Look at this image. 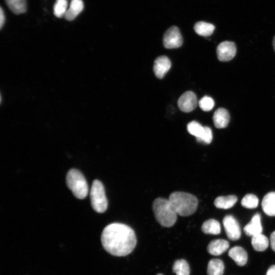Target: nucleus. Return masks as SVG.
I'll return each mask as SVG.
<instances>
[{
	"label": "nucleus",
	"instance_id": "1",
	"mask_svg": "<svg viewBox=\"0 0 275 275\" xmlns=\"http://www.w3.org/2000/svg\"><path fill=\"white\" fill-rule=\"evenodd\" d=\"M101 244L110 254L125 256L132 252L136 244V237L133 229L121 223H112L103 229L101 236Z\"/></svg>",
	"mask_w": 275,
	"mask_h": 275
},
{
	"label": "nucleus",
	"instance_id": "2",
	"mask_svg": "<svg viewBox=\"0 0 275 275\" xmlns=\"http://www.w3.org/2000/svg\"><path fill=\"white\" fill-rule=\"evenodd\" d=\"M169 200L177 214L182 216L193 214L196 211L198 204L196 197L182 191L172 193Z\"/></svg>",
	"mask_w": 275,
	"mask_h": 275
},
{
	"label": "nucleus",
	"instance_id": "3",
	"mask_svg": "<svg viewBox=\"0 0 275 275\" xmlns=\"http://www.w3.org/2000/svg\"><path fill=\"white\" fill-rule=\"evenodd\" d=\"M152 209L157 221L163 227H171L177 220V213L170 200L157 198L153 202Z\"/></svg>",
	"mask_w": 275,
	"mask_h": 275
},
{
	"label": "nucleus",
	"instance_id": "4",
	"mask_svg": "<svg viewBox=\"0 0 275 275\" xmlns=\"http://www.w3.org/2000/svg\"><path fill=\"white\" fill-rule=\"evenodd\" d=\"M66 184L76 198L83 199L87 197L89 192L88 185L85 177L78 170L72 169L68 171Z\"/></svg>",
	"mask_w": 275,
	"mask_h": 275
},
{
	"label": "nucleus",
	"instance_id": "5",
	"mask_svg": "<svg viewBox=\"0 0 275 275\" xmlns=\"http://www.w3.org/2000/svg\"><path fill=\"white\" fill-rule=\"evenodd\" d=\"M90 200L93 209L98 213H103L107 208V200L103 184L95 180L90 190Z\"/></svg>",
	"mask_w": 275,
	"mask_h": 275
},
{
	"label": "nucleus",
	"instance_id": "6",
	"mask_svg": "<svg viewBox=\"0 0 275 275\" xmlns=\"http://www.w3.org/2000/svg\"><path fill=\"white\" fill-rule=\"evenodd\" d=\"M183 43V38L179 29L172 26L164 33L163 43L166 48L172 49L180 47Z\"/></svg>",
	"mask_w": 275,
	"mask_h": 275
},
{
	"label": "nucleus",
	"instance_id": "7",
	"mask_svg": "<svg viewBox=\"0 0 275 275\" xmlns=\"http://www.w3.org/2000/svg\"><path fill=\"white\" fill-rule=\"evenodd\" d=\"M223 225L227 237L231 240H236L241 236V229L238 221L232 215H228L223 220Z\"/></svg>",
	"mask_w": 275,
	"mask_h": 275
},
{
	"label": "nucleus",
	"instance_id": "8",
	"mask_svg": "<svg viewBox=\"0 0 275 275\" xmlns=\"http://www.w3.org/2000/svg\"><path fill=\"white\" fill-rule=\"evenodd\" d=\"M236 53L235 43L231 41L221 42L217 47L216 53L218 60L222 62H227L232 60Z\"/></svg>",
	"mask_w": 275,
	"mask_h": 275
},
{
	"label": "nucleus",
	"instance_id": "9",
	"mask_svg": "<svg viewBox=\"0 0 275 275\" xmlns=\"http://www.w3.org/2000/svg\"><path fill=\"white\" fill-rule=\"evenodd\" d=\"M198 103L196 94L191 91H186L182 94L178 100L177 104L179 109L188 113L193 111Z\"/></svg>",
	"mask_w": 275,
	"mask_h": 275
},
{
	"label": "nucleus",
	"instance_id": "10",
	"mask_svg": "<svg viewBox=\"0 0 275 275\" xmlns=\"http://www.w3.org/2000/svg\"><path fill=\"white\" fill-rule=\"evenodd\" d=\"M171 66L170 59L166 56H159L154 62L153 71L158 78H162L169 70Z\"/></svg>",
	"mask_w": 275,
	"mask_h": 275
},
{
	"label": "nucleus",
	"instance_id": "11",
	"mask_svg": "<svg viewBox=\"0 0 275 275\" xmlns=\"http://www.w3.org/2000/svg\"><path fill=\"white\" fill-rule=\"evenodd\" d=\"M244 232L250 236L261 234L262 232V226L261 223V216L259 213H256L252 218L251 220L244 227Z\"/></svg>",
	"mask_w": 275,
	"mask_h": 275
},
{
	"label": "nucleus",
	"instance_id": "12",
	"mask_svg": "<svg viewBox=\"0 0 275 275\" xmlns=\"http://www.w3.org/2000/svg\"><path fill=\"white\" fill-rule=\"evenodd\" d=\"M214 125L217 128H224L227 126L230 121V115L224 108L217 109L213 116Z\"/></svg>",
	"mask_w": 275,
	"mask_h": 275
},
{
	"label": "nucleus",
	"instance_id": "13",
	"mask_svg": "<svg viewBox=\"0 0 275 275\" xmlns=\"http://www.w3.org/2000/svg\"><path fill=\"white\" fill-rule=\"evenodd\" d=\"M229 242L223 239L211 241L207 246V251L211 255L218 256L224 253L229 248Z\"/></svg>",
	"mask_w": 275,
	"mask_h": 275
},
{
	"label": "nucleus",
	"instance_id": "14",
	"mask_svg": "<svg viewBox=\"0 0 275 275\" xmlns=\"http://www.w3.org/2000/svg\"><path fill=\"white\" fill-rule=\"evenodd\" d=\"M228 255L238 266H244L247 262L248 255L242 247L235 246L231 248L229 251Z\"/></svg>",
	"mask_w": 275,
	"mask_h": 275
},
{
	"label": "nucleus",
	"instance_id": "15",
	"mask_svg": "<svg viewBox=\"0 0 275 275\" xmlns=\"http://www.w3.org/2000/svg\"><path fill=\"white\" fill-rule=\"evenodd\" d=\"M262 207L267 215L275 216V192H269L265 195L262 201Z\"/></svg>",
	"mask_w": 275,
	"mask_h": 275
},
{
	"label": "nucleus",
	"instance_id": "16",
	"mask_svg": "<svg viewBox=\"0 0 275 275\" xmlns=\"http://www.w3.org/2000/svg\"><path fill=\"white\" fill-rule=\"evenodd\" d=\"M84 7V3L81 0H72L64 17L67 20H73L82 11Z\"/></svg>",
	"mask_w": 275,
	"mask_h": 275
},
{
	"label": "nucleus",
	"instance_id": "17",
	"mask_svg": "<svg viewBox=\"0 0 275 275\" xmlns=\"http://www.w3.org/2000/svg\"><path fill=\"white\" fill-rule=\"evenodd\" d=\"M237 201V197L234 195L220 196L215 199L214 204L218 208L227 209L232 207Z\"/></svg>",
	"mask_w": 275,
	"mask_h": 275
},
{
	"label": "nucleus",
	"instance_id": "18",
	"mask_svg": "<svg viewBox=\"0 0 275 275\" xmlns=\"http://www.w3.org/2000/svg\"><path fill=\"white\" fill-rule=\"evenodd\" d=\"M202 231L206 234L217 235L220 233L221 228L219 223L214 219L205 221L201 227Z\"/></svg>",
	"mask_w": 275,
	"mask_h": 275
},
{
	"label": "nucleus",
	"instance_id": "19",
	"mask_svg": "<svg viewBox=\"0 0 275 275\" xmlns=\"http://www.w3.org/2000/svg\"><path fill=\"white\" fill-rule=\"evenodd\" d=\"M194 28L196 33L199 35L207 37L213 33L215 26L208 22L199 21L195 23Z\"/></svg>",
	"mask_w": 275,
	"mask_h": 275
},
{
	"label": "nucleus",
	"instance_id": "20",
	"mask_svg": "<svg viewBox=\"0 0 275 275\" xmlns=\"http://www.w3.org/2000/svg\"><path fill=\"white\" fill-rule=\"evenodd\" d=\"M224 271L223 262L218 259L210 260L207 265L208 275H223Z\"/></svg>",
	"mask_w": 275,
	"mask_h": 275
},
{
	"label": "nucleus",
	"instance_id": "21",
	"mask_svg": "<svg viewBox=\"0 0 275 275\" xmlns=\"http://www.w3.org/2000/svg\"><path fill=\"white\" fill-rule=\"evenodd\" d=\"M251 242L254 249L259 252L265 251L269 244L268 238L261 233L252 236Z\"/></svg>",
	"mask_w": 275,
	"mask_h": 275
},
{
	"label": "nucleus",
	"instance_id": "22",
	"mask_svg": "<svg viewBox=\"0 0 275 275\" xmlns=\"http://www.w3.org/2000/svg\"><path fill=\"white\" fill-rule=\"evenodd\" d=\"M10 9L16 14L24 13L26 10V0H5Z\"/></svg>",
	"mask_w": 275,
	"mask_h": 275
},
{
	"label": "nucleus",
	"instance_id": "23",
	"mask_svg": "<svg viewBox=\"0 0 275 275\" xmlns=\"http://www.w3.org/2000/svg\"><path fill=\"white\" fill-rule=\"evenodd\" d=\"M173 270L176 275H189L190 273L189 265L184 259L176 260L173 265Z\"/></svg>",
	"mask_w": 275,
	"mask_h": 275
},
{
	"label": "nucleus",
	"instance_id": "24",
	"mask_svg": "<svg viewBox=\"0 0 275 275\" xmlns=\"http://www.w3.org/2000/svg\"><path fill=\"white\" fill-rule=\"evenodd\" d=\"M68 2L67 0H56L53 6V13L59 18L64 16L67 10Z\"/></svg>",
	"mask_w": 275,
	"mask_h": 275
},
{
	"label": "nucleus",
	"instance_id": "25",
	"mask_svg": "<svg viewBox=\"0 0 275 275\" xmlns=\"http://www.w3.org/2000/svg\"><path fill=\"white\" fill-rule=\"evenodd\" d=\"M259 200L254 195L249 194L246 195L241 200V205L243 207L253 209L258 206Z\"/></svg>",
	"mask_w": 275,
	"mask_h": 275
},
{
	"label": "nucleus",
	"instance_id": "26",
	"mask_svg": "<svg viewBox=\"0 0 275 275\" xmlns=\"http://www.w3.org/2000/svg\"><path fill=\"white\" fill-rule=\"evenodd\" d=\"M187 130L190 134L198 138L202 134L204 130V126L199 123L193 121L187 124Z\"/></svg>",
	"mask_w": 275,
	"mask_h": 275
},
{
	"label": "nucleus",
	"instance_id": "27",
	"mask_svg": "<svg viewBox=\"0 0 275 275\" xmlns=\"http://www.w3.org/2000/svg\"><path fill=\"white\" fill-rule=\"evenodd\" d=\"M198 104L200 107L203 111L208 112L213 108L214 105V102L212 98L205 96L199 101Z\"/></svg>",
	"mask_w": 275,
	"mask_h": 275
},
{
	"label": "nucleus",
	"instance_id": "28",
	"mask_svg": "<svg viewBox=\"0 0 275 275\" xmlns=\"http://www.w3.org/2000/svg\"><path fill=\"white\" fill-rule=\"evenodd\" d=\"M197 142L205 144H210L212 140V132L207 126H204V130L199 138H196Z\"/></svg>",
	"mask_w": 275,
	"mask_h": 275
},
{
	"label": "nucleus",
	"instance_id": "29",
	"mask_svg": "<svg viewBox=\"0 0 275 275\" xmlns=\"http://www.w3.org/2000/svg\"><path fill=\"white\" fill-rule=\"evenodd\" d=\"M270 245L272 250L275 252V231H273L270 236Z\"/></svg>",
	"mask_w": 275,
	"mask_h": 275
},
{
	"label": "nucleus",
	"instance_id": "30",
	"mask_svg": "<svg viewBox=\"0 0 275 275\" xmlns=\"http://www.w3.org/2000/svg\"><path fill=\"white\" fill-rule=\"evenodd\" d=\"M5 17L4 13L3 10V9L1 8V10H0V28L1 29H2V27L3 26V25L5 23Z\"/></svg>",
	"mask_w": 275,
	"mask_h": 275
},
{
	"label": "nucleus",
	"instance_id": "31",
	"mask_svg": "<svg viewBox=\"0 0 275 275\" xmlns=\"http://www.w3.org/2000/svg\"><path fill=\"white\" fill-rule=\"evenodd\" d=\"M266 275H275V265H272L269 267Z\"/></svg>",
	"mask_w": 275,
	"mask_h": 275
},
{
	"label": "nucleus",
	"instance_id": "32",
	"mask_svg": "<svg viewBox=\"0 0 275 275\" xmlns=\"http://www.w3.org/2000/svg\"><path fill=\"white\" fill-rule=\"evenodd\" d=\"M272 45H273V49L275 51V36L274 37L273 39Z\"/></svg>",
	"mask_w": 275,
	"mask_h": 275
},
{
	"label": "nucleus",
	"instance_id": "33",
	"mask_svg": "<svg viewBox=\"0 0 275 275\" xmlns=\"http://www.w3.org/2000/svg\"><path fill=\"white\" fill-rule=\"evenodd\" d=\"M157 275H162V274H160V273H159V274H157Z\"/></svg>",
	"mask_w": 275,
	"mask_h": 275
},
{
	"label": "nucleus",
	"instance_id": "34",
	"mask_svg": "<svg viewBox=\"0 0 275 275\" xmlns=\"http://www.w3.org/2000/svg\"><path fill=\"white\" fill-rule=\"evenodd\" d=\"M72 1V0H71Z\"/></svg>",
	"mask_w": 275,
	"mask_h": 275
}]
</instances>
